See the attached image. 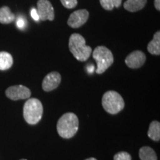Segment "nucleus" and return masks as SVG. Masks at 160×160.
Here are the masks:
<instances>
[{
	"label": "nucleus",
	"instance_id": "obj_1",
	"mask_svg": "<svg viewBox=\"0 0 160 160\" xmlns=\"http://www.w3.org/2000/svg\"><path fill=\"white\" fill-rule=\"evenodd\" d=\"M58 133L62 138L70 139L74 137L79 129V119L73 113H66L58 120L57 125Z\"/></svg>",
	"mask_w": 160,
	"mask_h": 160
},
{
	"label": "nucleus",
	"instance_id": "obj_2",
	"mask_svg": "<svg viewBox=\"0 0 160 160\" xmlns=\"http://www.w3.org/2000/svg\"><path fill=\"white\" fill-rule=\"evenodd\" d=\"M68 47L70 51L78 61L85 62L91 55V48L86 45L85 38L79 33H73L70 37Z\"/></svg>",
	"mask_w": 160,
	"mask_h": 160
},
{
	"label": "nucleus",
	"instance_id": "obj_3",
	"mask_svg": "<svg viewBox=\"0 0 160 160\" xmlns=\"http://www.w3.org/2000/svg\"><path fill=\"white\" fill-rule=\"evenodd\" d=\"M43 114V106L36 98L28 99L23 107V117L29 125H36L41 120Z\"/></svg>",
	"mask_w": 160,
	"mask_h": 160
},
{
	"label": "nucleus",
	"instance_id": "obj_4",
	"mask_svg": "<svg viewBox=\"0 0 160 160\" xmlns=\"http://www.w3.org/2000/svg\"><path fill=\"white\" fill-rule=\"evenodd\" d=\"M102 104L105 111L110 114H117L125 108L123 98L114 91H109L104 93Z\"/></svg>",
	"mask_w": 160,
	"mask_h": 160
},
{
	"label": "nucleus",
	"instance_id": "obj_5",
	"mask_svg": "<svg viewBox=\"0 0 160 160\" xmlns=\"http://www.w3.org/2000/svg\"><path fill=\"white\" fill-rule=\"evenodd\" d=\"M93 58L97 62V68L96 72L98 74L105 72L114 61L112 52L105 46H97L93 51Z\"/></svg>",
	"mask_w": 160,
	"mask_h": 160
},
{
	"label": "nucleus",
	"instance_id": "obj_6",
	"mask_svg": "<svg viewBox=\"0 0 160 160\" xmlns=\"http://www.w3.org/2000/svg\"><path fill=\"white\" fill-rule=\"evenodd\" d=\"M5 95L8 99L17 101L19 99H27L31 97V92L28 88L24 85L11 86L5 91Z\"/></svg>",
	"mask_w": 160,
	"mask_h": 160
},
{
	"label": "nucleus",
	"instance_id": "obj_7",
	"mask_svg": "<svg viewBox=\"0 0 160 160\" xmlns=\"http://www.w3.org/2000/svg\"><path fill=\"white\" fill-rule=\"evenodd\" d=\"M37 13L42 21H53L55 18L54 8L49 0H39L37 2Z\"/></svg>",
	"mask_w": 160,
	"mask_h": 160
},
{
	"label": "nucleus",
	"instance_id": "obj_8",
	"mask_svg": "<svg viewBox=\"0 0 160 160\" xmlns=\"http://www.w3.org/2000/svg\"><path fill=\"white\" fill-rule=\"evenodd\" d=\"M89 17V13L87 10H78L70 15L68 20V25L73 28H78L86 23Z\"/></svg>",
	"mask_w": 160,
	"mask_h": 160
},
{
	"label": "nucleus",
	"instance_id": "obj_9",
	"mask_svg": "<svg viewBox=\"0 0 160 160\" xmlns=\"http://www.w3.org/2000/svg\"><path fill=\"white\" fill-rule=\"evenodd\" d=\"M146 61V56L142 51H134L131 52L125 58V64L128 67L132 69H137L141 68Z\"/></svg>",
	"mask_w": 160,
	"mask_h": 160
},
{
	"label": "nucleus",
	"instance_id": "obj_10",
	"mask_svg": "<svg viewBox=\"0 0 160 160\" xmlns=\"http://www.w3.org/2000/svg\"><path fill=\"white\" fill-rule=\"evenodd\" d=\"M61 75L57 71L49 73L44 78L42 82V89L46 92H49L57 88L61 82Z\"/></svg>",
	"mask_w": 160,
	"mask_h": 160
},
{
	"label": "nucleus",
	"instance_id": "obj_11",
	"mask_svg": "<svg viewBox=\"0 0 160 160\" xmlns=\"http://www.w3.org/2000/svg\"><path fill=\"white\" fill-rule=\"evenodd\" d=\"M147 0H127L124 3V8L130 12H137L145 7Z\"/></svg>",
	"mask_w": 160,
	"mask_h": 160
},
{
	"label": "nucleus",
	"instance_id": "obj_12",
	"mask_svg": "<svg viewBox=\"0 0 160 160\" xmlns=\"http://www.w3.org/2000/svg\"><path fill=\"white\" fill-rule=\"evenodd\" d=\"M148 51L151 54L160 55V32H156L153 39L148 45Z\"/></svg>",
	"mask_w": 160,
	"mask_h": 160
},
{
	"label": "nucleus",
	"instance_id": "obj_13",
	"mask_svg": "<svg viewBox=\"0 0 160 160\" xmlns=\"http://www.w3.org/2000/svg\"><path fill=\"white\" fill-rule=\"evenodd\" d=\"M13 59L11 54L5 51L0 52V71H6L13 65Z\"/></svg>",
	"mask_w": 160,
	"mask_h": 160
},
{
	"label": "nucleus",
	"instance_id": "obj_14",
	"mask_svg": "<svg viewBox=\"0 0 160 160\" xmlns=\"http://www.w3.org/2000/svg\"><path fill=\"white\" fill-rule=\"evenodd\" d=\"M15 20V15L8 6L0 8V23L10 24Z\"/></svg>",
	"mask_w": 160,
	"mask_h": 160
},
{
	"label": "nucleus",
	"instance_id": "obj_15",
	"mask_svg": "<svg viewBox=\"0 0 160 160\" xmlns=\"http://www.w3.org/2000/svg\"><path fill=\"white\" fill-rule=\"evenodd\" d=\"M148 136L153 141L158 142L160 139V123L158 121H153L150 124Z\"/></svg>",
	"mask_w": 160,
	"mask_h": 160
},
{
	"label": "nucleus",
	"instance_id": "obj_16",
	"mask_svg": "<svg viewBox=\"0 0 160 160\" xmlns=\"http://www.w3.org/2000/svg\"><path fill=\"white\" fill-rule=\"evenodd\" d=\"M139 156L141 160H157L155 151L148 146L142 147L139 150Z\"/></svg>",
	"mask_w": 160,
	"mask_h": 160
},
{
	"label": "nucleus",
	"instance_id": "obj_17",
	"mask_svg": "<svg viewBox=\"0 0 160 160\" xmlns=\"http://www.w3.org/2000/svg\"><path fill=\"white\" fill-rule=\"evenodd\" d=\"M113 160H132V158L130 153L125 151H122L114 155Z\"/></svg>",
	"mask_w": 160,
	"mask_h": 160
},
{
	"label": "nucleus",
	"instance_id": "obj_18",
	"mask_svg": "<svg viewBox=\"0 0 160 160\" xmlns=\"http://www.w3.org/2000/svg\"><path fill=\"white\" fill-rule=\"evenodd\" d=\"M61 3L66 8L72 9L77 5V0H60Z\"/></svg>",
	"mask_w": 160,
	"mask_h": 160
},
{
	"label": "nucleus",
	"instance_id": "obj_19",
	"mask_svg": "<svg viewBox=\"0 0 160 160\" xmlns=\"http://www.w3.org/2000/svg\"><path fill=\"white\" fill-rule=\"evenodd\" d=\"M101 6L106 11H112L114 8L112 0H99Z\"/></svg>",
	"mask_w": 160,
	"mask_h": 160
},
{
	"label": "nucleus",
	"instance_id": "obj_20",
	"mask_svg": "<svg viewBox=\"0 0 160 160\" xmlns=\"http://www.w3.org/2000/svg\"><path fill=\"white\" fill-rule=\"evenodd\" d=\"M25 25H26V22L22 17L18 18V19L17 21V27L19 28L23 29L25 27Z\"/></svg>",
	"mask_w": 160,
	"mask_h": 160
},
{
	"label": "nucleus",
	"instance_id": "obj_21",
	"mask_svg": "<svg viewBox=\"0 0 160 160\" xmlns=\"http://www.w3.org/2000/svg\"><path fill=\"white\" fill-rule=\"evenodd\" d=\"M31 14L32 18H33L35 21H37V22L39 21V15H38V13H37V10H36L35 8H32L31 11Z\"/></svg>",
	"mask_w": 160,
	"mask_h": 160
},
{
	"label": "nucleus",
	"instance_id": "obj_22",
	"mask_svg": "<svg viewBox=\"0 0 160 160\" xmlns=\"http://www.w3.org/2000/svg\"><path fill=\"white\" fill-rule=\"evenodd\" d=\"M112 2H113L114 7L119 8L122 4V0H112Z\"/></svg>",
	"mask_w": 160,
	"mask_h": 160
},
{
	"label": "nucleus",
	"instance_id": "obj_23",
	"mask_svg": "<svg viewBox=\"0 0 160 160\" xmlns=\"http://www.w3.org/2000/svg\"><path fill=\"white\" fill-rule=\"evenodd\" d=\"M154 5L155 8L157 10V11H160V0H154Z\"/></svg>",
	"mask_w": 160,
	"mask_h": 160
},
{
	"label": "nucleus",
	"instance_id": "obj_24",
	"mask_svg": "<svg viewBox=\"0 0 160 160\" xmlns=\"http://www.w3.org/2000/svg\"><path fill=\"white\" fill-rule=\"evenodd\" d=\"M93 69H94V67H93V65L92 66H91V68H88V71L90 73H93Z\"/></svg>",
	"mask_w": 160,
	"mask_h": 160
},
{
	"label": "nucleus",
	"instance_id": "obj_25",
	"mask_svg": "<svg viewBox=\"0 0 160 160\" xmlns=\"http://www.w3.org/2000/svg\"><path fill=\"white\" fill-rule=\"evenodd\" d=\"M85 160H97V159H95V158H93V157H91V158H88V159H86Z\"/></svg>",
	"mask_w": 160,
	"mask_h": 160
},
{
	"label": "nucleus",
	"instance_id": "obj_26",
	"mask_svg": "<svg viewBox=\"0 0 160 160\" xmlns=\"http://www.w3.org/2000/svg\"><path fill=\"white\" fill-rule=\"evenodd\" d=\"M19 160H27V159H19Z\"/></svg>",
	"mask_w": 160,
	"mask_h": 160
}]
</instances>
